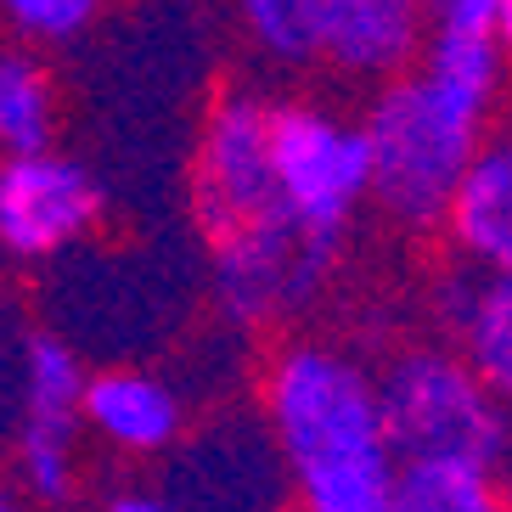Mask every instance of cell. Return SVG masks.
Returning a JSON list of instances; mask_svg holds the SVG:
<instances>
[{
  "label": "cell",
  "mask_w": 512,
  "mask_h": 512,
  "mask_svg": "<svg viewBox=\"0 0 512 512\" xmlns=\"http://www.w3.org/2000/svg\"><path fill=\"white\" fill-rule=\"evenodd\" d=\"M6 29L29 46H68L107 12V0H0Z\"/></svg>",
  "instance_id": "2e32d148"
},
{
  "label": "cell",
  "mask_w": 512,
  "mask_h": 512,
  "mask_svg": "<svg viewBox=\"0 0 512 512\" xmlns=\"http://www.w3.org/2000/svg\"><path fill=\"white\" fill-rule=\"evenodd\" d=\"M394 512H512V484L456 462H406Z\"/></svg>",
  "instance_id": "5bb4252c"
},
{
  "label": "cell",
  "mask_w": 512,
  "mask_h": 512,
  "mask_svg": "<svg viewBox=\"0 0 512 512\" xmlns=\"http://www.w3.org/2000/svg\"><path fill=\"white\" fill-rule=\"evenodd\" d=\"M507 62L490 0H451L434 12L417 68L377 85L361 124L372 141V203L394 226H445L456 186L490 136Z\"/></svg>",
  "instance_id": "7a4b0ae2"
},
{
  "label": "cell",
  "mask_w": 512,
  "mask_h": 512,
  "mask_svg": "<svg viewBox=\"0 0 512 512\" xmlns=\"http://www.w3.org/2000/svg\"><path fill=\"white\" fill-rule=\"evenodd\" d=\"M181 473L169 484V501L181 512H271L287 501V479L276 445L259 422L248 428H214L181 445Z\"/></svg>",
  "instance_id": "30bf717a"
},
{
  "label": "cell",
  "mask_w": 512,
  "mask_h": 512,
  "mask_svg": "<svg viewBox=\"0 0 512 512\" xmlns=\"http://www.w3.org/2000/svg\"><path fill=\"white\" fill-rule=\"evenodd\" d=\"M434 316L456 355L512 400V271H451L434 293Z\"/></svg>",
  "instance_id": "8fae6325"
},
{
  "label": "cell",
  "mask_w": 512,
  "mask_h": 512,
  "mask_svg": "<svg viewBox=\"0 0 512 512\" xmlns=\"http://www.w3.org/2000/svg\"><path fill=\"white\" fill-rule=\"evenodd\" d=\"M186 394L175 377L141 361H113L91 372L85 389V434L102 439L113 456H169L186 445Z\"/></svg>",
  "instance_id": "9c48e42d"
},
{
  "label": "cell",
  "mask_w": 512,
  "mask_h": 512,
  "mask_svg": "<svg viewBox=\"0 0 512 512\" xmlns=\"http://www.w3.org/2000/svg\"><path fill=\"white\" fill-rule=\"evenodd\" d=\"M394 445L406 462H456L512 484V400L451 344H406L377 366Z\"/></svg>",
  "instance_id": "277c9868"
},
{
  "label": "cell",
  "mask_w": 512,
  "mask_h": 512,
  "mask_svg": "<svg viewBox=\"0 0 512 512\" xmlns=\"http://www.w3.org/2000/svg\"><path fill=\"white\" fill-rule=\"evenodd\" d=\"M490 17H496V34H501V46L512 51V0H490Z\"/></svg>",
  "instance_id": "ac0fdd59"
},
{
  "label": "cell",
  "mask_w": 512,
  "mask_h": 512,
  "mask_svg": "<svg viewBox=\"0 0 512 512\" xmlns=\"http://www.w3.org/2000/svg\"><path fill=\"white\" fill-rule=\"evenodd\" d=\"M259 422L293 512H394L406 456L361 355L327 338H287L259 372Z\"/></svg>",
  "instance_id": "3957f363"
},
{
  "label": "cell",
  "mask_w": 512,
  "mask_h": 512,
  "mask_svg": "<svg viewBox=\"0 0 512 512\" xmlns=\"http://www.w3.org/2000/svg\"><path fill=\"white\" fill-rule=\"evenodd\" d=\"M85 355L62 327L12 332L6 411H12V479L34 507H68L79 496V434H85Z\"/></svg>",
  "instance_id": "5b68a950"
},
{
  "label": "cell",
  "mask_w": 512,
  "mask_h": 512,
  "mask_svg": "<svg viewBox=\"0 0 512 512\" xmlns=\"http://www.w3.org/2000/svg\"><path fill=\"white\" fill-rule=\"evenodd\" d=\"M186 209L209 248L214 310L242 332L304 316L321 299L338 254L310 242L276 181V102L226 91L197 124L186 158Z\"/></svg>",
  "instance_id": "6da1fadb"
},
{
  "label": "cell",
  "mask_w": 512,
  "mask_h": 512,
  "mask_svg": "<svg viewBox=\"0 0 512 512\" xmlns=\"http://www.w3.org/2000/svg\"><path fill=\"white\" fill-rule=\"evenodd\" d=\"M107 192L74 152H12L0 164V254L12 265H57L102 226Z\"/></svg>",
  "instance_id": "52a82bcc"
},
{
  "label": "cell",
  "mask_w": 512,
  "mask_h": 512,
  "mask_svg": "<svg viewBox=\"0 0 512 512\" xmlns=\"http://www.w3.org/2000/svg\"><path fill=\"white\" fill-rule=\"evenodd\" d=\"M445 237L473 271H512V124L473 152L445 214Z\"/></svg>",
  "instance_id": "7c38bea8"
},
{
  "label": "cell",
  "mask_w": 512,
  "mask_h": 512,
  "mask_svg": "<svg viewBox=\"0 0 512 512\" xmlns=\"http://www.w3.org/2000/svg\"><path fill=\"white\" fill-rule=\"evenodd\" d=\"M57 124H62V96L51 68L34 51L12 46L0 57V147H6V158L57 147Z\"/></svg>",
  "instance_id": "4fadbf2b"
},
{
  "label": "cell",
  "mask_w": 512,
  "mask_h": 512,
  "mask_svg": "<svg viewBox=\"0 0 512 512\" xmlns=\"http://www.w3.org/2000/svg\"><path fill=\"white\" fill-rule=\"evenodd\" d=\"M231 17L259 57L282 68L316 62V0H231Z\"/></svg>",
  "instance_id": "9a60e30c"
},
{
  "label": "cell",
  "mask_w": 512,
  "mask_h": 512,
  "mask_svg": "<svg viewBox=\"0 0 512 512\" xmlns=\"http://www.w3.org/2000/svg\"><path fill=\"white\" fill-rule=\"evenodd\" d=\"M96 512H181L169 501V490H147V484H124V490H107Z\"/></svg>",
  "instance_id": "e0dca14e"
},
{
  "label": "cell",
  "mask_w": 512,
  "mask_h": 512,
  "mask_svg": "<svg viewBox=\"0 0 512 512\" xmlns=\"http://www.w3.org/2000/svg\"><path fill=\"white\" fill-rule=\"evenodd\" d=\"M0 512H29V507H23V496H6V501H0Z\"/></svg>",
  "instance_id": "d6986e66"
},
{
  "label": "cell",
  "mask_w": 512,
  "mask_h": 512,
  "mask_svg": "<svg viewBox=\"0 0 512 512\" xmlns=\"http://www.w3.org/2000/svg\"><path fill=\"white\" fill-rule=\"evenodd\" d=\"M276 181H282L293 226L327 254H338L355 214L372 203L366 124L321 102H276Z\"/></svg>",
  "instance_id": "8992f818"
},
{
  "label": "cell",
  "mask_w": 512,
  "mask_h": 512,
  "mask_svg": "<svg viewBox=\"0 0 512 512\" xmlns=\"http://www.w3.org/2000/svg\"><path fill=\"white\" fill-rule=\"evenodd\" d=\"M428 29V0H316V62L361 85H389L417 68Z\"/></svg>",
  "instance_id": "ba28073f"
}]
</instances>
